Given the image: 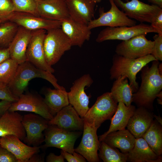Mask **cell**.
Instances as JSON below:
<instances>
[{
	"instance_id": "obj_21",
	"label": "cell",
	"mask_w": 162,
	"mask_h": 162,
	"mask_svg": "<svg viewBox=\"0 0 162 162\" xmlns=\"http://www.w3.org/2000/svg\"><path fill=\"white\" fill-rule=\"evenodd\" d=\"M23 116L8 110L0 117V137L14 135L23 140L26 132L22 123Z\"/></svg>"
},
{
	"instance_id": "obj_9",
	"label": "cell",
	"mask_w": 162,
	"mask_h": 162,
	"mask_svg": "<svg viewBox=\"0 0 162 162\" xmlns=\"http://www.w3.org/2000/svg\"><path fill=\"white\" fill-rule=\"evenodd\" d=\"M109 0L111 5L110 9L105 12L103 8H99V17L92 20L87 24L90 29L102 26H131L136 25V21L129 18L119 10L113 0Z\"/></svg>"
},
{
	"instance_id": "obj_5",
	"label": "cell",
	"mask_w": 162,
	"mask_h": 162,
	"mask_svg": "<svg viewBox=\"0 0 162 162\" xmlns=\"http://www.w3.org/2000/svg\"><path fill=\"white\" fill-rule=\"evenodd\" d=\"M118 103L110 92H106L98 97L94 104L89 108L84 119L98 129L107 120H111L115 113Z\"/></svg>"
},
{
	"instance_id": "obj_38",
	"label": "cell",
	"mask_w": 162,
	"mask_h": 162,
	"mask_svg": "<svg viewBox=\"0 0 162 162\" xmlns=\"http://www.w3.org/2000/svg\"><path fill=\"white\" fill-rule=\"evenodd\" d=\"M61 154L68 162H86V159L81 154L74 152L73 154L61 150Z\"/></svg>"
},
{
	"instance_id": "obj_31",
	"label": "cell",
	"mask_w": 162,
	"mask_h": 162,
	"mask_svg": "<svg viewBox=\"0 0 162 162\" xmlns=\"http://www.w3.org/2000/svg\"><path fill=\"white\" fill-rule=\"evenodd\" d=\"M98 155L104 162H126L128 153L120 152L116 148L112 147L103 141L100 142Z\"/></svg>"
},
{
	"instance_id": "obj_17",
	"label": "cell",
	"mask_w": 162,
	"mask_h": 162,
	"mask_svg": "<svg viewBox=\"0 0 162 162\" xmlns=\"http://www.w3.org/2000/svg\"><path fill=\"white\" fill-rule=\"evenodd\" d=\"M49 125H55L69 131H83L84 119L70 104L62 109L50 120Z\"/></svg>"
},
{
	"instance_id": "obj_34",
	"label": "cell",
	"mask_w": 162,
	"mask_h": 162,
	"mask_svg": "<svg viewBox=\"0 0 162 162\" xmlns=\"http://www.w3.org/2000/svg\"><path fill=\"white\" fill-rule=\"evenodd\" d=\"M15 11L31 14L39 16L37 11L38 0H11Z\"/></svg>"
},
{
	"instance_id": "obj_23",
	"label": "cell",
	"mask_w": 162,
	"mask_h": 162,
	"mask_svg": "<svg viewBox=\"0 0 162 162\" xmlns=\"http://www.w3.org/2000/svg\"><path fill=\"white\" fill-rule=\"evenodd\" d=\"M32 31L19 26L17 31L9 44L10 57L19 64L27 61L26 51Z\"/></svg>"
},
{
	"instance_id": "obj_42",
	"label": "cell",
	"mask_w": 162,
	"mask_h": 162,
	"mask_svg": "<svg viewBox=\"0 0 162 162\" xmlns=\"http://www.w3.org/2000/svg\"><path fill=\"white\" fill-rule=\"evenodd\" d=\"M12 102L6 100L0 101V117L8 110Z\"/></svg>"
},
{
	"instance_id": "obj_19",
	"label": "cell",
	"mask_w": 162,
	"mask_h": 162,
	"mask_svg": "<svg viewBox=\"0 0 162 162\" xmlns=\"http://www.w3.org/2000/svg\"><path fill=\"white\" fill-rule=\"evenodd\" d=\"M37 11L39 16L63 21L70 18L65 0H38Z\"/></svg>"
},
{
	"instance_id": "obj_39",
	"label": "cell",
	"mask_w": 162,
	"mask_h": 162,
	"mask_svg": "<svg viewBox=\"0 0 162 162\" xmlns=\"http://www.w3.org/2000/svg\"><path fill=\"white\" fill-rule=\"evenodd\" d=\"M0 162H18L16 158L10 151L0 145Z\"/></svg>"
},
{
	"instance_id": "obj_7",
	"label": "cell",
	"mask_w": 162,
	"mask_h": 162,
	"mask_svg": "<svg viewBox=\"0 0 162 162\" xmlns=\"http://www.w3.org/2000/svg\"><path fill=\"white\" fill-rule=\"evenodd\" d=\"M118 7L127 16L140 23H151L162 8L153 4L150 5L139 0H131L124 2L122 0H113Z\"/></svg>"
},
{
	"instance_id": "obj_49",
	"label": "cell",
	"mask_w": 162,
	"mask_h": 162,
	"mask_svg": "<svg viewBox=\"0 0 162 162\" xmlns=\"http://www.w3.org/2000/svg\"><path fill=\"white\" fill-rule=\"evenodd\" d=\"M92 0L94 1V2H95L96 3H98L100 2H101V1L102 0Z\"/></svg>"
},
{
	"instance_id": "obj_47",
	"label": "cell",
	"mask_w": 162,
	"mask_h": 162,
	"mask_svg": "<svg viewBox=\"0 0 162 162\" xmlns=\"http://www.w3.org/2000/svg\"><path fill=\"white\" fill-rule=\"evenodd\" d=\"M154 117L155 118V119L157 122L159 123L161 125H162V119L160 115L157 116L154 114Z\"/></svg>"
},
{
	"instance_id": "obj_48",
	"label": "cell",
	"mask_w": 162,
	"mask_h": 162,
	"mask_svg": "<svg viewBox=\"0 0 162 162\" xmlns=\"http://www.w3.org/2000/svg\"><path fill=\"white\" fill-rule=\"evenodd\" d=\"M158 70L159 74L162 75V63H160L158 64Z\"/></svg>"
},
{
	"instance_id": "obj_1",
	"label": "cell",
	"mask_w": 162,
	"mask_h": 162,
	"mask_svg": "<svg viewBox=\"0 0 162 162\" xmlns=\"http://www.w3.org/2000/svg\"><path fill=\"white\" fill-rule=\"evenodd\" d=\"M159 61H152L141 70V83L137 91L133 94L132 102L138 107H143L151 111L154 110L153 103L162 89V75L158 70Z\"/></svg>"
},
{
	"instance_id": "obj_33",
	"label": "cell",
	"mask_w": 162,
	"mask_h": 162,
	"mask_svg": "<svg viewBox=\"0 0 162 162\" xmlns=\"http://www.w3.org/2000/svg\"><path fill=\"white\" fill-rule=\"evenodd\" d=\"M18 27L16 24L10 21L0 25V46L8 47Z\"/></svg>"
},
{
	"instance_id": "obj_37",
	"label": "cell",
	"mask_w": 162,
	"mask_h": 162,
	"mask_svg": "<svg viewBox=\"0 0 162 162\" xmlns=\"http://www.w3.org/2000/svg\"><path fill=\"white\" fill-rule=\"evenodd\" d=\"M18 98L13 93L8 86L0 84V100L13 103L16 101Z\"/></svg>"
},
{
	"instance_id": "obj_40",
	"label": "cell",
	"mask_w": 162,
	"mask_h": 162,
	"mask_svg": "<svg viewBox=\"0 0 162 162\" xmlns=\"http://www.w3.org/2000/svg\"><path fill=\"white\" fill-rule=\"evenodd\" d=\"M151 25L157 30L158 34L162 35V11L158 14Z\"/></svg>"
},
{
	"instance_id": "obj_24",
	"label": "cell",
	"mask_w": 162,
	"mask_h": 162,
	"mask_svg": "<svg viewBox=\"0 0 162 162\" xmlns=\"http://www.w3.org/2000/svg\"><path fill=\"white\" fill-rule=\"evenodd\" d=\"M154 118L151 111L144 107H138L129 120L128 130L136 138L142 137L149 128Z\"/></svg>"
},
{
	"instance_id": "obj_32",
	"label": "cell",
	"mask_w": 162,
	"mask_h": 162,
	"mask_svg": "<svg viewBox=\"0 0 162 162\" xmlns=\"http://www.w3.org/2000/svg\"><path fill=\"white\" fill-rule=\"evenodd\" d=\"M19 64L11 58L0 64V84L8 85L14 78Z\"/></svg>"
},
{
	"instance_id": "obj_8",
	"label": "cell",
	"mask_w": 162,
	"mask_h": 162,
	"mask_svg": "<svg viewBox=\"0 0 162 162\" xmlns=\"http://www.w3.org/2000/svg\"><path fill=\"white\" fill-rule=\"evenodd\" d=\"M149 33L158 34V32L151 25L143 23L131 26L107 27L100 32L96 41L101 43L110 40H126L137 35Z\"/></svg>"
},
{
	"instance_id": "obj_43",
	"label": "cell",
	"mask_w": 162,
	"mask_h": 162,
	"mask_svg": "<svg viewBox=\"0 0 162 162\" xmlns=\"http://www.w3.org/2000/svg\"><path fill=\"white\" fill-rule=\"evenodd\" d=\"M10 58L8 47H0V64Z\"/></svg>"
},
{
	"instance_id": "obj_18",
	"label": "cell",
	"mask_w": 162,
	"mask_h": 162,
	"mask_svg": "<svg viewBox=\"0 0 162 162\" xmlns=\"http://www.w3.org/2000/svg\"><path fill=\"white\" fill-rule=\"evenodd\" d=\"M0 145L11 152L18 162H28L33 154L40 152L41 148L40 146L32 147L26 145L13 135L0 137Z\"/></svg>"
},
{
	"instance_id": "obj_2",
	"label": "cell",
	"mask_w": 162,
	"mask_h": 162,
	"mask_svg": "<svg viewBox=\"0 0 162 162\" xmlns=\"http://www.w3.org/2000/svg\"><path fill=\"white\" fill-rule=\"evenodd\" d=\"M155 60L151 54L134 59L116 54L113 56L112 65L110 70V79L116 80L120 76H126L130 81L133 93H135L139 87L136 81L137 74L144 66Z\"/></svg>"
},
{
	"instance_id": "obj_11",
	"label": "cell",
	"mask_w": 162,
	"mask_h": 162,
	"mask_svg": "<svg viewBox=\"0 0 162 162\" xmlns=\"http://www.w3.org/2000/svg\"><path fill=\"white\" fill-rule=\"evenodd\" d=\"M46 32L44 29L32 31L26 51L27 61L39 69L53 73L55 70L47 63L44 54V43Z\"/></svg>"
},
{
	"instance_id": "obj_46",
	"label": "cell",
	"mask_w": 162,
	"mask_h": 162,
	"mask_svg": "<svg viewBox=\"0 0 162 162\" xmlns=\"http://www.w3.org/2000/svg\"><path fill=\"white\" fill-rule=\"evenodd\" d=\"M157 98L158 104H162V92L161 91L157 95Z\"/></svg>"
},
{
	"instance_id": "obj_25",
	"label": "cell",
	"mask_w": 162,
	"mask_h": 162,
	"mask_svg": "<svg viewBox=\"0 0 162 162\" xmlns=\"http://www.w3.org/2000/svg\"><path fill=\"white\" fill-rule=\"evenodd\" d=\"M162 156L157 155L142 137L136 138L134 146L128 153L127 161L161 162Z\"/></svg>"
},
{
	"instance_id": "obj_35",
	"label": "cell",
	"mask_w": 162,
	"mask_h": 162,
	"mask_svg": "<svg viewBox=\"0 0 162 162\" xmlns=\"http://www.w3.org/2000/svg\"><path fill=\"white\" fill-rule=\"evenodd\" d=\"M15 11L14 4L11 0H0V19L2 22L8 19Z\"/></svg>"
},
{
	"instance_id": "obj_14",
	"label": "cell",
	"mask_w": 162,
	"mask_h": 162,
	"mask_svg": "<svg viewBox=\"0 0 162 162\" xmlns=\"http://www.w3.org/2000/svg\"><path fill=\"white\" fill-rule=\"evenodd\" d=\"M8 110L34 113L41 116L48 121L53 117L46 104L44 98L38 94L31 93L22 94L16 101L12 103Z\"/></svg>"
},
{
	"instance_id": "obj_4",
	"label": "cell",
	"mask_w": 162,
	"mask_h": 162,
	"mask_svg": "<svg viewBox=\"0 0 162 162\" xmlns=\"http://www.w3.org/2000/svg\"><path fill=\"white\" fill-rule=\"evenodd\" d=\"M44 43L46 60L51 66L60 59L72 46L70 42L61 28L46 30Z\"/></svg>"
},
{
	"instance_id": "obj_50",
	"label": "cell",
	"mask_w": 162,
	"mask_h": 162,
	"mask_svg": "<svg viewBox=\"0 0 162 162\" xmlns=\"http://www.w3.org/2000/svg\"><path fill=\"white\" fill-rule=\"evenodd\" d=\"M2 22V20L0 19V25L1 24V23Z\"/></svg>"
},
{
	"instance_id": "obj_27",
	"label": "cell",
	"mask_w": 162,
	"mask_h": 162,
	"mask_svg": "<svg viewBox=\"0 0 162 162\" xmlns=\"http://www.w3.org/2000/svg\"><path fill=\"white\" fill-rule=\"evenodd\" d=\"M135 139L128 129H125L110 133L101 141L112 147L119 149L122 153H128L133 148Z\"/></svg>"
},
{
	"instance_id": "obj_45",
	"label": "cell",
	"mask_w": 162,
	"mask_h": 162,
	"mask_svg": "<svg viewBox=\"0 0 162 162\" xmlns=\"http://www.w3.org/2000/svg\"><path fill=\"white\" fill-rule=\"evenodd\" d=\"M152 4L157 5L162 8V0H147Z\"/></svg>"
},
{
	"instance_id": "obj_20",
	"label": "cell",
	"mask_w": 162,
	"mask_h": 162,
	"mask_svg": "<svg viewBox=\"0 0 162 162\" xmlns=\"http://www.w3.org/2000/svg\"><path fill=\"white\" fill-rule=\"evenodd\" d=\"M70 18L88 24L92 20L96 3L92 0H65Z\"/></svg>"
},
{
	"instance_id": "obj_13",
	"label": "cell",
	"mask_w": 162,
	"mask_h": 162,
	"mask_svg": "<svg viewBox=\"0 0 162 162\" xmlns=\"http://www.w3.org/2000/svg\"><path fill=\"white\" fill-rule=\"evenodd\" d=\"M48 121L41 116L30 113L23 116L22 123L26 136L23 141L29 146H38L44 140L43 132L49 126Z\"/></svg>"
},
{
	"instance_id": "obj_28",
	"label": "cell",
	"mask_w": 162,
	"mask_h": 162,
	"mask_svg": "<svg viewBox=\"0 0 162 162\" xmlns=\"http://www.w3.org/2000/svg\"><path fill=\"white\" fill-rule=\"evenodd\" d=\"M44 96L45 102L53 117L63 108L69 104L68 92L65 88H47L45 92Z\"/></svg>"
},
{
	"instance_id": "obj_29",
	"label": "cell",
	"mask_w": 162,
	"mask_h": 162,
	"mask_svg": "<svg viewBox=\"0 0 162 162\" xmlns=\"http://www.w3.org/2000/svg\"><path fill=\"white\" fill-rule=\"evenodd\" d=\"M128 80L125 76H120L115 80L110 92L117 103L122 102L127 106L131 104L133 93Z\"/></svg>"
},
{
	"instance_id": "obj_10",
	"label": "cell",
	"mask_w": 162,
	"mask_h": 162,
	"mask_svg": "<svg viewBox=\"0 0 162 162\" xmlns=\"http://www.w3.org/2000/svg\"><path fill=\"white\" fill-rule=\"evenodd\" d=\"M146 34H140L128 40L122 41L116 46V54L134 59L151 54L154 42L148 40L146 38Z\"/></svg>"
},
{
	"instance_id": "obj_36",
	"label": "cell",
	"mask_w": 162,
	"mask_h": 162,
	"mask_svg": "<svg viewBox=\"0 0 162 162\" xmlns=\"http://www.w3.org/2000/svg\"><path fill=\"white\" fill-rule=\"evenodd\" d=\"M154 44L151 54L156 60L162 61V35L155 34L153 37Z\"/></svg>"
},
{
	"instance_id": "obj_22",
	"label": "cell",
	"mask_w": 162,
	"mask_h": 162,
	"mask_svg": "<svg viewBox=\"0 0 162 162\" xmlns=\"http://www.w3.org/2000/svg\"><path fill=\"white\" fill-rule=\"evenodd\" d=\"M61 28L69 39L72 46L81 47L86 41L89 40L92 33L87 24L70 18L62 21Z\"/></svg>"
},
{
	"instance_id": "obj_26",
	"label": "cell",
	"mask_w": 162,
	"mask_h": 162,
	"mask_svg": "<svg viewBox=\"0 0 162 162\" xmlns=\"http://www.w3.org/2000/svg\"><path fill=\"white\" fill-rule=\"evenodd\" d=\"M117 110L111 119V124L108 131L99 136L100 142L110 132L125 129L129 120L136 108L130 105L127 106L122 102L118 103Z\"/></svg>"
},
{
	"instance_id": "obj_41",
	"label": "cell",
	"mask_w": 162,
	"mask_h": 162,
	"mask_svg": "<svg viewBox=\"0 0 162 162\" xmlns=\"http://www.w3.org/2000/svg\"><path fill=\"white\" fill-rule=\"evenodd\" d=\"M64 159L62 154L57 155L54 153H50L46 157V161L47 162H64Z\"/></svg>"
},
{
	"instance_id": "obj_44",
	"label": "cell",
	"mask_w": 162,
	"mask_h": 162,
	"mask_svg": "<svg viewBox=\"0 0 162 162\" xmlns=\"http://www.w3.org/2000/svg\"><path fill=\"white\" fill-rule=\"evenodd\" d=\"M38 153L33 154L28 160V162H43L44 158L42 156L38 154Z\"/></svg>"
},
{
	"instance_id": "obj_12",
	"label": "cell",
	"mask_w": 162,
	"mask_h": 162,
	"mask_svg": "<svg viewBox=\"0 0 162 162\" xmlns=\"http://www.w3.org/2000/svg\"><path fill=\"white\" fill-rule=\"evenodd\" d=\"M93 82L90 75L85 74L74 81L70 91L68 92L69 104L82 118H84L89 108L90 98L85 92V88L90 86Z\"/></svg>"
},
{
	"instance_id": "obj_16",
	"label": "cell",
	"mask_w": 162,
	"mask_h": 162,
	"mask_svg": "<svg viewBox=\"0 0 162 162\" xmlns=\"http://www.w3.org/2000/svg\"><path fill=\"white\" fill-rule=\"evenodd\" d=\"M8 21L31 31L61 28L62 21L47 19L31 14L14 12Z\"/></svg>"
},
{
	"instance_id": "obj_30",
	"label": "cell",
	"mask_w": 162,
	"mask_h": 162,
	"mask_svg": "<svg viewBox=\"0 0 162 162\" xmlns=\"http://www.w3.org/2000/svg\"><path fill=\"white\" fill-rule=\"evenodd\" d=\"M158 156L162 154V127L155 119L142 137Z\"/></svg>"
},
{
	"instance_id": "obj_3",
	"label": "cell",
	"mask_w": 162,
	"mask_h": 162,
	"mask_svg": "<svg viewBox=\"0 0 162 162\" xmlns=\"http://www.w3.org/2000/svg\"><path fill=\"white\" fill-rule=\"evenodd\" d=\"M52 74L39 69L26 61L19 64L14 78L8 86L13 93L18 97L23 93L29 81L36 78L47 80L56 89L64 88L58 84L57 79Z\"/></svg>"
},
{
	"instance_id": "obj_15",
	"label": "cell",
	"mask_w": 162,
	"mask_h": 162,
	"mask_svg": "<svg viewBox=\"0 0 162 162\" xmlns=\"http://www.w3.org/2000/svg\"><path fill=\"white\" fill-rule=\"evenodd\" d=\"M97 129L84 119L82 140L79 145L74 149L75 152L82 155L89 162L99 161L98 152L100 142L97 135Z\"/></svg>"
},
{
	"instance_id": "obj_6",
	"label": "cell",
	"mask_w": 162,
	"mask_h": 162,
	"mask_svg": "<svg viewBox=\"0 0 162 162\" xmlns=\"http://www.w3.org/2000/svg\"><path fill=\"white\" fill-rule=\"evenodd\" d=\"M82 131H69L59 128L55 125H49L44 130L45 144L41 148L54 147L73 154L74 145Z\"/></svg>"
}]
</instances>
